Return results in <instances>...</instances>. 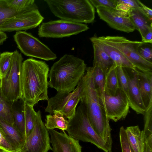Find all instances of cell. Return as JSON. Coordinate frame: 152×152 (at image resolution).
I'll list each match as a JSON object with an SVG mask.
<instances>
[{
	"instance_id": "cell-1",
	"label": "cell",
	"mask_w": 152,
	"mask_h": 152,
	"mask_svg": "<svg viewBox=\"0 0 152 152\" xmlns=\"http://www.w3.org/2000/svg\"><path fill=\"white\" fill-rule=\"evenodd\" d=\"M84 76V86L81 94L80 103L84 107L92 128L106 143L112 148L111 129L110 120L106 116L99 102L98 92L94 85L93 67L86 68Z\"/></svg>"
},
{
	"instance_id": "cell-2",
	"label": "cell",
	"mask_w": 152,
	"mask_h": 152,
	"mask_svg": "<svg viewBox=\"0 0 152 152\" xmlns=\"http://www.w3.org/2000/svg\"><path fill=\"white\" fill-rule=\"evenodd\" d=\"M49 68L45 61L30 58L22 66L21 99L34 105L41 100H48Z\"/></svg>"
},
{
	"instance_id": "cell-3",
	"label": "cell",
	"mask_w": 152,
	"mask_h": 152,
	"mask_svg": "<svg viewBox=\"0 0 152 152\" xmlns=\"http://www.w3.org/2000/svg\"><path fill=\"white\" fill-rule=\"evenodd\" d=\"M87 67L83 59L65 54L51 66L48 86L57 92L72 91L84 76Z\"/></svg>"
},
{
	"instance_id": "cell-4",
	"label": "cell",
	"mask_w": 152,
	"mask_h": 152,
	"mask_svg": "<svg viewBox=\"0 0 152 152\" xmlns=\"http://www.w3.org/2000/svg\"><path fill=\"white\" fill-rule=\"evenodd\" d=\"M52 13L61 20L86 23L93 22L94 6L88 0H45Z\"/></svg>"
},
{
	"instance_id": "cell-5",
	"label": "cell",
	"mask_w": 152,
	"mask_h": 152,
	"mask_svg": "<svg viewBox=\"0 0 152 152\" xmlns=\"http://www.w3.org/2000/svg\"><path fill=\"white\" fill-rule=\"evenodd\" d=\"M66 131L69 136L78 140L90 142L105 152L112 149L94 130L88 120L85 109L81 103L75 115L68 120Z\"/></svg>"
},
{
	"instance_id": "cell-6",
	"label": "cell",
	"mask_w": 152,
	"mask_h": 152,
	"mask_svg": "<svg viewBox=\"0 0 152 152\" xmlns=\"http://www.w3.org/2000/svg\"><path fill=\"white\" fill-rule=\"evenodd\" d=\"M91 37L118 49L138 70L145 73L152 74V63L143 58L138 52L139 48L145 42L132 41L124 37L118 36L97 37L94 35Z\"/></svg>"
},
{
	"instance_id": "cell-7",
	"label": "cell",
	"mask_w": 152,
	"mask_h": 152,
	"mask_svg": "<svg viewBox=\"0 0 152 152\" xmlns=\"http://www.w3.org/2000/svg\"><path fill=\"white\" fill-rule=\"evenodd\" d=\"M23 60L18 51L13 52L10 68L5 77L0 79L1 95L12 105L22 97Z\"/></svg>"
},
{
	"instance_id": "cell-8",
	"label": "cell",
	"mask_w": 152,
	"mask_h": 152,
	"mask_svg": "<svg viewBox=\"0 0 152 152\" xmlns=\"http://www.w3.org/2000/svg\"><path fill=\"white\" fill-rule=\"evenodd\" d=\"M84 81L83 77L72 92H57L54 96L49 98L45 112L52 115L54 111H58L68 120L72 118L75 114L76 107L80 101Z\"/></svg>"
},
{
	"instance_id": "cell-9",
	"label": "cell",
	"mask_w": 152,
	"mask_h": 152,
	"mask_svg": "<svg viewBox=\"0 0 152 152\" xmlns=\"http://www.w3.org/2000/svg\"><path fill=\"white\" fill-rule=\"evenodd\" d=\"M14 38L20 51L27 56L46 61L53 60L57 58L56 55L47 45L30 33L17 31Z\"/></svg>"
},
{
	"instance_id": "cell-10",
	"label": "cell",
	"mask_w": 152,
	"mask_h": 152,
	"mask_svg": "<svg viewBox=\"0 0 152 152\" xmlns=\"http://www.w3.org/2000/svg\"><path fill=\"white\" fill-rule=\"evenodd\" d=\"M50 142L48 130L42 121L39 110L36 112L33 129L19 152H48L52 150Z\"/></svg>"
},
{
	"instance_id": "cell-11",
	"label": "cell",
	"mask_w": 152,
	"mask_h": 152,
	"mask_svg": "<svg viewBox=\"0 0 152 152\" xmlns=\"http://www.w3.org/2000/svg\"><path fill=\"white\" fill-rule=\"evenodd\" d=\"M89 28L86 24L61 19L42 23L38 33L40 37L62 38L77 34Z\"/></svg>"
},
{
	"instance_id": "cell-12",
	"label": "cell",
	"mask_w": 152,
	"mask_h": 152,
	"mask_svg": "<svg viewBox=\"0 0 152 152\" xmlns=\"http://www.w3.org/2000/svg\"><path fill=\"white\" fill-rule=\"evenodd\" d=\"M99 97V102L110 120L117 122L126 118L129 111V104L124 93L120 88L115 95L104 93Z\"/></svg>"
},
{
	"instance_id": "cell-13",
	"label": "cell",
	"mask_w": 152,
	"mask_h": 152,
	"mask_svg": "<svg viewBox=\"0 0 152 152\" xmlns=\"http://www.w3.org/2000/svg\"><path fill=\"white\" fill-rule=\"evenodd\" d=\"M100 18L111 28L116 30L129 33L136 29L129 17L128 12H125L102 6L96 8Z\"/></svg>"
},
{
	"instance_id": "cell-14",
	"label": "cell",
	"mask_w": 152,
	"mask_h": 152,
	"mask_svg": "<svg viewBox=\"0 0 152 152\" xmlns=\"http://www.w3.org/2000/svg\"><path fill=\"white\" fill-rule=\"evenodd\" d=\"M44 18L38 9L18 15L10 19L0 27L3 32L20 31L35 28L42 22Z\"/></svg>"
},
{
	"instance_id": "cell-15",
	"label": "cell",
	"mask_w": 152,
	"mask_h": 152,
	"mask_svg": "<svg viewBox=\"0 0 152 152\" xmlns=\"http://www.w3.org/2000/svg\"><path fill=\"white\" fill-rule=\"evenodd\" d=\"M123 68L128 83L130 107L137 114L143 115L146 108L142 102L139 89L137 69Z\"/></svg>"
},
{
	"instance_id": "cell-16",
	"label": "cell",
	"mask_w": 152,
	"mask_h": 152,
	"mask_svg": "<svg viewBox=\"0 0 152 152\" xmlns=\"http://www.w3.org/2000/svg\"><path fill=\"white\" fill-rule=\"evenodd\" d=\"M48 131L53 152H82L79 141L68 135L64 131L63 132L54 129Z\"/></svg>"
},
{
	"instance_id": "cell-17",
	"label": "cell",
	"mask_w": 152,
	"mask_h": 152,
	"mask_svg": "<svg viewBox=\"0 0 152 152\" xmlns=\"http://www.w3.org/2000/svg\"><path fill=\"white\" fill-rule=\"evenodd\" d=\"M0 131L6 141L11 145L16 152H19L26 139L14 126L0 118Z\"/></svg>"
},
{
	"instance_id": "cell-18",
	"label": "cell",
	"mask_w": 152,
	"mask_h": 152,
	"mask_svg": "<svg viewBox=\"0 0 152 152\" xmlns=\"http://www.w3.org/2000/svg\"><path fill=\"white\" fill-rule=\"evenodd\" d=\"M128 14L136 29L139 31L143 39L147 32L152 30V20L147 16L141 7L131 10Z\"/></svg>"
},
{
	"instance_id": "cell-19",
	"label": "cell",
	"mask_w": 152,
	"mask_h": 152,
	"mask_svg": "<svg viewBox=\"0 0 152 152\" xmlns=\"http://www.w3.org/2000/svg\"><path fill=\"white\" fill-rule=\"evenodd\" d=\"M139 89L143 105L147 108L152 104V74L137 70Z\"/></svg>"
},
{
	"instance_id": "cell-20",
	"label": "cell",
	"mask_w": 152,
	"mask_h": 152,
	"mask_svg": "<svg viewBox=\"0 0 152 152\" xmlns=\"http://www.w3.org/2000/svg\"><path fill=\"white\" fill-rule=\"evenodd\" d=\"M90 39L92 43L99 45L113 61L116 66L129 68L136 70V69L127 58L120 51L114 47L102 42L93 39Z\"/></svg>"
},
{
	"instance_id": "cell-21",
	"label": "cell",
	"mask_w": 152,
	"mask_h": 152,
	"mask_svg": "<svg viewBox=\"0 0 152 152\" xmlns=\"http://www.w3.org/2000/svg\"><path fill=\"white\" fill-rule=\"evenodd\" d=\"M92 43L94 53L93 66L99 67L105 74L111 67L116 65L112 59L99 45L95 43Z\"/></svg>"
},
{
	"instance_id": "cell-22",
	"label": "cell",
	"mask_w": 152,
	"mask_h": 152,
	"mask_svg": "<svg viewBox=\"0 0 152 152\" xmlns=\"http://www.w3.org/2000/svg\"><path fill=\"white\" fill-rule=\"evenodd\" d=\"M128 141L134 152H142L144 144L143 131L138 126H130L125 129Z\"/></svg>"
},
{
	"instance_id": "cell-23",
	"label": "cell",
	"mask_w": 152,
	"mask_h": 152,
	"mask_svg": "<svg viewBox=\"0 0 152 152\" xmlns=\"http://www.w3.org/2000/svg\"><path fill=\"white\" fill-rule=\"evenodd\" d=\"M46 118L45 125L48 130L57 128L62 131L66 130L68 125V121L60 112L54 111L53 114L47 115Z\"/></svg>"
},
{
	"instance_id": "cell-24",
	"label": "cell",
	"mask_w": 152,
	"mask_h": 152,
	"mask_svg": "<svg viewBox=\"0 0 152 152\" xmlns=\"http://www.w3.org/2000/svg\"><path fill=\"white\" fill-rule=\"evenodd\" d=\"M116 67L113 66L105 74L104 93L112 95L120 89Z\"/></svg>"
},
{
	"instance_id": "cell-25",
	"label": "cell",
	"mask_w": 152,
	"mask_h": 152,
	"mask_svg": "<svg viewBox=\"0 0 152 152\" xmlns=\"http://www.w3.org/2000/svg\"><path fill=\"white\" fill-rule=\"evenodd\" d=\"M9 6L17 12H25L38 9L34 0H7Z\"/></svg>"
},
{
	"instance_id": "cell-26",
	"label": "cell",
	"mask_w": 152,
	"mask_h": 152,
	"mask_svg": "<svg viewBox=\"0 0 152 152\" xmlns=\"http://www.w3.org/2000/svg\"><path fill=\"white\" fill-rule=\"evenodd\" d=\"M33 107L23 101V107L25 117L26 138L31 132L34 126L36 112L34 110Z\"/></svg>"
},
{
	"instance_id": "cell-27",
	"label": "cell",
	"mask_w": 152,
	"mask_h": 152,
	"mask_svg": "<svg viewBox=\"0 0 152 152\" xmlns=\"http://www.w3.org/2000/svg\"><path fill=\"white\" fill-rule=\"evenodd\" d=\"M143 115L144 137L149 145L152 146V104L146 109Z\"/></svg>"
},
{
	"instance_id": "cell-28",
	"label": "cell",
	"mask_w": 152,
	"mask_h": 152,
	"mask_svg": "<svg viewBox=\"0 0 152 152\" xmlns=\"http://www.w3.org/2000/svg\"><path fill=\"white\" fill-rule=\"evenodd\" d=\"M23 13L17 12L11 7L7 0H0V27L11 18Z\"/></svg>"
},
{
	"instance_id": "cell-29",
	"label": "cell",
	"mask_w": 152,
	"mask_h": 152,
	"mask_svg": "<svg viewBox=\"0 0 152 152\" xmlns=\"http://www.w3.org/2000/svg\"><path fill=\"white\" fill-rule=\"evenodd\" d=\"M0 118L13 125V110L12 105L7 102L0 94Z\"/></svg>"
},
{
	"instance_id": "cell-30",
	"label": "cell",
	"mask_w": 152,
	"mask_h": 152,
	"mask_svg": "<svg viewBox=\"0 0 152 152\" xmlns=\"http://www.w3.org/2000/svg\"><path fill=\"white\" fill-rule=\"evenodd\" d=\"M92 67L94 85L98 92L99 96H100L104 93L105 74L99 67L97 66Z\"/></svg>"
},
{
	"instance_id": "cell-31",
	"label": "cell",
	"mask_w": 152,
	"mask_h": 152,
	"mask_svg": "<svg viewBox=\"0 0 152 152\" xmlns=\"http://www.w3.org/2000/svg\"><path fill=\"white\" fill-rule=\"evenodd\" d=\"M23 104V102L20 109L13 108L14 121L13 125L20 133L26 137L25 117Z\"/></svg>"
},
{
	"instance_id": "cell-32",
	"label": "cell",
	"mask_w": 152,
	"mask_h": 152,
	"mask_svg": "<svg viewBox=\"0 0 152 152\" xmlns=\"http://www.w3.org/2000/svg\"><path fill=\"white\" fill-rule=\"evenodd\" d=\"M13 52H5L0 55V79L5 77L11 64Z\"/></svg>"
},
{
	"instance_id": "cell-33",
	"label": "cell",
	"mask_w": 152,
	"mask_h": 152,
	"mask_svg": "<svg viewBox=\"0 0 152 152\" xmlns=\"http://www.w3.org/2000/svg\"><path fill=\"white\" fill-rule=\"evenodd\" d=\"M116 70L120 88L124 93L129 102L128 83L123 68L121 66H117Z\"/></svg>"
},
{
	"instance_id": "cell-34",
	"label": "cell",
	"mask_w": 152,
	"mask_h": 152,
	"mask_svg": "<svg viewBox=\"0 0 152 152\" xmlns=\"http://www.w3.org/2000/svg\"><path fill=\"white\" fill-rule=\"evenodd\" d=\"M138 52L143 58L152 63V44L143 43L139 48Z\"/></svg>"
},
{
	"instance_id": "cell-35",
	"label": "cell",
	"mask_w": 152,
	"mask_h": 152,
	"mask_svg": "<svg viewBox=\"0 0 152 152\" xmlns=\"http://www.w3.org/2000/svg\"><path fill=\"white\" fill-rule=\"evenodd\" d=\"M119 137L122 152H134L128 141L125 129L123 126L120 129Z\"/></svg>"
},
{
	"instance_id": "cell-36",
	"label": "cell",
	"mask_w": 152,
	"mask_h": 152,
	"mask_svg": "<svg viewBox=\"0 0 152 152\" xmlns=\"http://www.w3.org/2000/svg\"><path fill=\"white\" fill-rule=\"evenodd\" d=\"M90 2L96 8L102 6L111 9H116L117 5L116 0H90Z\"/></svg>"
},
{
	"instance_id": "cell-37",
	"label": "cell",
	"mask_w": 152,
	"mask_h": 152,
	"mask_svg": "<svg viewBox=\"0 0 152 152\" xmlns=\"http://www.w3.org/2000/svg\"><path fill=\"white\" fill-rule=\"evenodd\" d=\"M0 148L4 152H16L13 147L5 139L0 131Z\"/></svg>"
},
{
	"instance_id": "cell-38",
	"label": "cell",
	"mask_w": 152,
	"mask_h": 152,
	"mask_svg": "<svg viewBox=\"0 0 152 152\" xmlns=\"http://www.w3.org/2000/svg\"><path fill=\"white\" fill-rule=\"evenodd\" d=\"M117 3L121 4L131 9L140 7L137 0H116Z\"/></svg>"
},
{
	"instance_id": "cell-39",
	"label": "cell",
	"mask_w": 152,
	"mask_h": 152,
	"mask_svg": "<svg viewBox=\"0 0 152 152\" xmlns=\"http://www.w3.org/2000/svg\"><path fill=\"white\" fill-rule=\"evenodd\" d=\"M137 1L145 14L150 19L152 20V10L151 9L146 6L140 1L137 0Z\"/></svg>"
},
{
	"instance_id": "cell-40",
	"label": "cell",
	"mask_w": 152,
	"mask_h": 152,
	"mask_svg": "<svg viewBox=\"0 0 152 152\" xmlns=\"http://www.w3.org/2000/svg\"><path fill=\"white\" fill-rule=\"evenodd\" d=\"M152 30L147 32L143 38L142 39V42L145 43H152Z\"/></svg>"
},
{
	"instance_id": "cell-41",
	"label": "cell",
	"mask_w": 152,
	"mask_h": 152,
	"mask_svg": "<svg viewBox=\"0 0 152 152\" xmlns=\"http://www.w3.org/2000/svg\"><path fill=\"white\" fill-rule=\"evenodd\" d=\"M142 152H152V147L150 146L144 137V144Z\"/></svg>"
},
{
	"instance_id": "cell-42",
	"label": "cell",
	"mask_w": 152,
	"mask_h": 152,
	"mask_svg": "<svg viewBox=\"0 0 152 152\" xmlns=\"http://www.w3.org/2000/svg\"><path fill=\"white\" fill-rule=\"evenodd\" d=\"M7 38V34L4 32L0 31V45L2 44Z\"/></svg>"
},
{
	"instance_id": "cell-43",
	"label": "cell",
	"mask_w": 152,
	"mask_h": 152,
	"mask_svg": "<svg viewBox=\"0 0 152 152\" xmlns=\"http://www.w3.org/2000/svg\"><path fill=\"white\" fill-rule=\"evenodd\" d=\"M0 152H4V151L0 148Z\"/></svg>"
},
{
	"instance_id": "cell-44",
	"label": "cell",
	"mask_w": 152,
	"mask_h": 152,
	"mask_svg": "<svg viewBox=\"0 0 152 152\" xmlns=\"http://www.w3.org/2000/svg\"><path fill=\"white\" fill-rule=\"evenodd\" d=\"M1 94V80L0 79V94Z\"/></svg>"
},
{
	"instance_id": "cell-45",
	"label": "cell",
	"mask_w": 152,
	"mask_h": 152,
	"mask_svg": "<svg viewBox=\"0 0 152 152\" xmlns=\"http://www.w3.org/2000/svg\"><path fill=\"white\" fill-rule=\"evenodd\" d=\"M1 54V53H0V55Z\"/></svg>"
}]
</instances>
